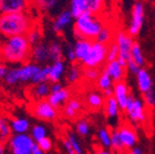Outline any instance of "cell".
Here are the masks:
<instances>
[{"label":"cell","mask_w":155,"mask_h":154,"mask_svg":"<svg viewBox=\"0 0 155 154\" xmlns=\"http://www.w3.org/2000/svg\"><path fill=\"white\" fill-rule=\"evenodd\" d=\"M0 60L9 64H25L31 55V48L26 36L1 38Z\"/></svg>","instance_id":"1"},{"label":"cell","mask_w":155,"mask_h":154,"mask_svg":"<svg viewBox=\"0 0 155 154\" xmlns=\"http://www.w3.org/2000/svg\"><path fill=\"white\" fill-rule=\"evenodd\" d=\"M32 19L27 13L0 15V37L12 38L18 36H27L32 29Z\"/></svg>","instance_id":"2"},{"label":"cell","mask_w":155,"mask_h":154,"mask_svg":"<svg viewBox=\"0 0 155 154\" xmlns=\"http://www.w3.org/2000/svg\"><path fill=\"white\" fill-rule=\"evenodd\" d=\"M104 25L94 14L86 12L74 21L73 24V34L77 39H85V40L96 41L99 36Z\"/></svg>","instance_id":"3"},{"label":"cell","mask_w":155,"mask_h":154,"mask_svg":"<svg viewBox=\"0 0 155 154\" xmlns=\"http://www.w3.org/2000/svg\"><path fill=\"white\" fill-rule=\"evenodd\" d=\"M36 145L30 134L12 135L7 141V148L10 154H32Z\"/></svg>","instance_id":"4"},{"label":"cell","mask_w":155,"mask_h":154,"mask_svg":"<svg viewBox=\"0 0 155 154\" xmlns=\"http://www.w3.org/2000/svg\"><path fill=\"white\" fill-rule=\"evenodd\" d=\"M108 48H109V45L100 44V43H98V42H93L90 54H88L87 57L83 60L82 65H84L86 68L99 67L104 60H107Z\"/></svg>","instance_id":"5"},{"label":"cell","mask_w":155,"mask_h":154,"mask_svg":"<svg viewBox=\"0 0 155 154\" xmlns=\"http://www.w3.org/2000/svg\"><path fill=\"white\" fill-rule=\"evenodd\" d=\"M125 112L133 123H143L147 120L144 112V101L141 98H136L133 95H129Z\"/></svg>","instance_id":"6"},{"label":"cell","mask_w":155,"mask_h":154,"mask_svg":"<svg viewBox=\"0 0 155 154\" xmlns=\"http://www.w3.org/2000/svg\"><path fill=\"white\" fill-rule=\"evenodd\" d=\"M143 22H144V5L141 1H137L134 3L131 9V21L127 29V32L131 38L139 35L143 26Z\"/></svg>","instance_id":"7"},{"label":"cell","mask_w":155,"mask_h":154,"mask_svg":"<svg viewBox=\"0 0 155 154\" xmlns=\"http://www.w3.org/2000/svg\"><path fill=\"white\" fill-rule=\"evenodd\" d=\"M31 112L37 119L42 121H53L57 116V109H55L46 99L37 100L31 107Z\"/></svg>","instance_id":"8"},{"label":"cell","mask_w":155,"mask_h":154,"mask_svg":"<svg viewBox=\"0 0 155 154\" xmlns=\"http://www.w3.org/2000/svg\"><path fill=\"white\" fill-rule=\"evenodd\" d=\"M116 44L119 46L120 56L119 57L124 58L125 60L131 59V49L134 45V38H131L128 34L124 32H119L116 35Z\"/></svg>","instance_id":"9"},{"label":"cell","mask_w":155,"mask_h":154,"mask_svg":"<svg viewBox=\"0 0 155 154\" xmlns=\"http://www.w3.org/2000/svg\"><path fill=\"white\" fill-rule=\"evenodd\" d=\"M28 2L24 0H0V15L25 12Z\"/></svg>","instance_id":"10"},{"label":"cell","mask_w":155,"mask_h":154,"mask_svg":"<svg viewBox=\"0 0 155 154\" xmlns=\"http://www.w3.org/2000/svg\"><path fill=\"white\" fill-rule=\"evenodd\" d=\"M30 58H31L32 62L36 63L37 65L45 66V64L51 60V58H50V52H48V44L44 43V42H40V43L32 46Z\"/></svg>","instance_id":"11"},{"label":"cell","mask_w":155,"mask_h":154,"mask_svg":"<svg viewBox=\"0 0 155 154\" xmlns=\"http://www.w3.org/2000/svg\"><path fill=\"white\" fill-rule=\"evenodd\" d=\"M114 92V98L116 99L117 104L120 106V110L125 111L126 107H127V102H128L129 98V89L128 85L125 81H121L115 83L113 86Z\"/></svg>","instance_id":"12"},{"label":"cell","mask_w":155,"mask_h":154,"mask_svg":"<svg viewBox=\"0 0 155 154\" xmlns=\"http://www.w3.org/2000/svg\"><path fill=\"white\" fill-rule=\"evenodd\" d=\"M117 129L124 149H133L134 147H136V143L138 141V136L130 126L122 125Z\"/></svg>","instance_id":"13"},{"label":"cell","mask_w":155,"mask_h":154,"mask_svg":"<svg viewBox=\"0 0 155 154\" xmlns=\"http://www.w3.org/2000/svg\"><path fill=\"white\" fill-rule=\"evenodd\" d=\"M72 21L73 17L71 15L70 11H69V9H64L61 10V12H58V14L54 18L52 29L56 34H61V32H64L72 23Z\"/></svg>","instance_id":"14"},{"label":"cell","mask_w":155,"mask_h":154,"mask_svg":"<svg viewBox=\"0 0 155 154\" xmlns=\"http://www.w3.org/2000/svg\"><path fill=\"white\" fill-rule=\"evenodd\" d=\"M41 66L37 65L34 62L25 63L18 67V75H19V82L26 83V82H31L35 75L38 73Z\"/></svg>","instance_id":"15"},{"label":"cell","mask_w":155,"mask_h":154,"mask_svg":"<svg viewBox=\"0 0 155 154\" xmlns=\"http://www.w3.org/2000/svg\"><path fill=\"white\" fill-rule=\"evenodd\" d=\"M92 45H93L92 41L85 40V39H77V41L74 42L72 48L73 51H74L75 57H77L78 62H80L81 64L83 63V60L90 54Z\"/></svg>","instance_id":"16"},{"label":"cell","mask_w":155,"mask_h":154,"mask_svg":"<svg viewBox=\"0 0 155 154\" xmlns=\"http://www.w3.org/2000/svg\"><path fill=\"white\" fill-rule=\"evenodd\" d=\"M11 128H12L13 135H22V134H28L31 129L30 122L25 116H14L10 120Z\"/></svg>","instance_id":"17"},{"label":"cell","mask_w":155,"mask_h":154,"mask_svg":"<svg viewBox=\"0 0 155 154\" xmlns=\"http://www.w3.org/2000/svg\"><path fill=\"white\" fill-rule=\"evenodd\" d=\"M66 73V64L63 59L56 60L50 65V75H48V81L53 83H61V80Z\"/></svg>","instance_id":"18"},{"label":"cell","mask_w":155,"mask_h":154,"mask_svg":"<svg viewBox=\"0 0 155 154\" xmlns=\"http://www.w3.org/2000/svg\"><path fill=\"white\" fill-rule=\"evenodd\" d=\"M136 77H137V85H138V89L142 93V94H145V93L152 91L153 81H152V78H151L148 70L144 69V68H141L139 73L136 75Z\"/></svg>","instance_id":"19"},{"label":"cell","mask_w":155,"mask_h":154,"mask_svg":"<svg viewBox=\"0 0 155 154\" xmlns=\"http://www.w3.org/2000/svg\"><path fill=\"white\" fill-rule=\"evenodd\" d=\"M70 99V91L67 89H63L57 93H53L48 97L46 100L52 105L55 109L61 108V106L66 105Z\"/></svg>","instance_id":"20"},{"label":"cell","mask_w":155,"mask_h":154,"mask_svg":"<svg viewBox=\"0 0 155 154\" xmlns=\"http://www.w3.org/2000/svg\"><path fill=\"white\" fill-rule=\"evenodd\" d=\"M69 11L75 21L88 12V0H71L69 2Z\"/></svg>","instance_id":"21"},{"label":"cell","mask_w":155,"mask_h":154,"mask_svg":"<svg viewBox=\"0 0 155 154\" xmlns=\"http://www.w3.org/2000/svg\"><path fill=\"white\" fill-rule=\"evenodd\" d=\"M104 70L108 72V75L111 77V79L113 80V82H115V83L124 81L123 79H124V77H125V69L120 66L117 60L108 63Z\"/></svg>","instance_id":"22"},{"label":"cell","mask_w":155,"mask_h":154,"mask_svg":"<svg viewBox=\"0 0 155 154\" xmlns=\"http://www.w3.org/2000/svg\"><path fill=\"white\" fill-rule=\"evenodd\" d=\"M81 102L77 98H70L69 101L65 105L63 110L64 116L67 119H73L78 116L79 111L81 110Z\"/></svg>","instance_id":"23"},{"label":"cell","mask_w":155,"mask_h":154,"mask_svg":"<svg viewBox=\"0 0 155 154\" xmlns=\"http://www.w3.org/2000/svg\"><path fill=\"white\" fill-rule=\"evenodd\" d=\"M31 95L37 100H43L48 99V97L51 95V85L48 83H40V84L34 85L31 89Z\"/></svg>","instance_id":"24"},{"label":"cell","mask_w":155,"mask_h":154,"mask_svg":"<svg viewBox=\"0 0 155 154\" xmlns=\"http://www.w3.org/2000/svg\"><path fill=\"white\" fill-rule=\"evenodd\" d=\"M120 106L117 104L116 99L113 97H110V98H107L106 100V114L108 116L110 121L116 120L120 113Z\"/></svg>","instance_id":"25"},{"label":"cell","mask_w":155,"mask_h":154,"mask_svg":"<svg viewBox=\"0 0 155 154\" xmlns=\"http://www.w3.org/2000/svg\"><path fill=\"white\" fill-rule=\"evenodd\" d=\"M48 44V52H50V58L52 62H56V60H61L64 54V49L63 45L59 41L54 40L51 41Z\"/></svg>","instance_id":"26"},{"label":"cell","mask_w":155,"mask_h":154,"mask_svg":"<svg viewBox=\"0 0 155 154\" xmlns=\"http://www.w3.org/2000/svg\"><path fill=\"white\" fill-rule=\"evenodd\" d=\"M12 128L10 124V120L5 116H0V140L5 142L12 137Z\"/></svg>","instance_id":"27"},{"label":"cell","mask_w":155,"mask_h":154,"mask_svg":"<svg viewBox=\"0 0 155 154\" xmlns=\"http://www.w3.org/2000/svg\"><path fill=\"white\" fill-rule=\"evenodd\" d=\"M104 96L101 94H99L98 92H92L88 96L86 97V104L87 106L90 107L91 109H94V110H97V109H100L102 106H104Z\"/></svg>","instance_id":"28"},{"label":"cell","mask_w":155,"mask_h":154,"mask_svg":"<svg viewBox=\"0 0 155 154\" xmlns=\"http://www.w3.org/2000/svg\"><path fill=\"white\" fill-rule=\"evenodd\" d=\"M97 138L104 149L111 148V132L107 127H100L97 132Z\"/></svg>","instance_id":"29"},{"label":"cell","mask_w":155,"mask_h":154,"mask_svg":"<svg viewBox=\"0 0 155 154\" xmlns=\"http://www.w3.org/2000/svg\"><path fill=\"white\" fill-rule=\"evenodd\" d=\"M30 136L35 140L36 143L41 141L42 139L48 137V129L43 124H35L30 129Z\"/></svg>","instance_id":"30"},{"label":"cell","mask_w":155,"mask_h":154,"mask_svg":"<svg viewBox=\"0 0 155 154\" xmlns=\"http://www.w3.org/2000/svg\"><path fill=\"white\" fill-rule=\"evenodd\" d=\"M97 86H98V89L102 92L106 91V89H112V87L114 86L113 80H112L111 77L108 75V72H107L106 70H104V71L100 73L99 78H98V80H97Z\"/></svg>","instance_id":"31"},{"label":"cell","mask_w":155,"mask_h":154,"mask_svg":"<svg viewBox=\"0 0 155 154\" xmlns=\"http://www.w3.org/2000/svg\"><path fill=\"white\" fill-rule=\"evenodd\" d=\"M131 59H133L140 68H142L145 63L144 56H143L142 50H141V46L137 41L134 42L133 49H131Z\"/></svg>","instance_id":"32"},{"label":"cell","mask_w":155,"mask_h":154,"mask_svg":"<svg viewBox=\"0 0 155 154\" xmlns=\"http://www.w3.org/2000/svg\"><path fill=\"white\" fill-rule=\"evenodd\" d=\"M36 3L39 5V7L46 12L53 13L55 10H57L61 7V1H58V0H40V1H37Z\"/></svg>","instance_id":"33"},{"label":"cell","mask_w":155,"mask_h":154,"mask_svg":"<svg viewBox=\"0 0 155 154\" xmlns=\"http://www.w3.org/2000/svg\"><path fill=\"white\" fill-rule=\"evenodd\" d=\"M48 75H50V65L41 66L40 70L35 75L31 82L34 83V85L40 84V83H45L46 81H48Z\"/></svg>","instance_id":"34"},{"label":"cell","mask_w":155,"mask_h":154,"mask_svg":"<svg viewBox=\"0 0 155 154\" xmlns=\"http://www.w3.org/2000/svg\"><path fill=\"white\" fill-rule=\"evenodd\" d=\"M5 83L9 86H14L19 82V75H18V67L17 68H9L7 72V75L3 79Z\"/></svg>","instance_id":"35"},{"label":"cell","mask_w":155,"mask_h":154,"mask_svg":"<svg viewBox=\"0 0 155 154\" xmlns=\"http://www.w3.org/2000/svg\"><path fill=\"white\" fill-rule=\"evenodd\" d=\"M67 139H68V141L70 142L71 147H72V150L74 151L75 154H83L84 153L82 146H81L80 140L78 139V136L75 135L74 132H67Z\"/></svg>","instance_id":"36"},{"label":"cell","mask_w":155,"mask_h":154,"mask_svg":"<svg viewBox=\"0 0 155 154\" xmlns=\"http://www.w3.org/2000/svg\"><path fill=\"white\" fill-rule=\"evenodd\" d=\"M111 148L115 152H121L124 150L121 138H120L119 129H116V128H113L111 130Z\"/></svg>","instance_id":"37"},{"label":"cell","mask_w":155,"mask_h":154,"mask_svg":"<svg viewBox=\"0 0 155 154\" xmlns=\"http://www.w3.org/2000/svg\"><path fill=\"white\" fill-rule=\"evenodd\" d=\"M75 132L81 137H87L91 132V125L86 120H80L77 122L75 125Z\"/></svg>","instance_id":"38"},{"label":"cell","mask_w":155,"mask_h":154,"mask_svg":"<svg viewBox=\"0 0 155 154\" xmlns=\"http://www.w3.org/2000/svg\"><path fill=\"white\" fill-rule=\"evenodd\" d=\"M26 37H27V39H28L29 43H30L31 46H35L36 44L42 42L41 41V38H42L41 30H40L38 27H32V29L27 34Z\"/></svg>","instance_id":"39"},{"label":"cell","mask_w":155,"mask_h":154,"mask_svg":"<svg viewBox=\"0 0 155 154\" xmlns=\"http://www.w3.org/2000/svg\"><path fill=\"white\" fill-rule=\"evenodd\" d=\"M111 39H112V32L110 30V28H108V27H104V29L101 30V32L99 34V36L97 37V39H96L95 42H98V43H100V44L109 45Z\"/></svg>","instance_id":"40"},{"label":"cell","mask_w":155,"mask_h":154,"mask_svg":"<svg viewBox=\"0 0 155 154\" xmlns=\"http://www.w3.org/2000/svg\"><path fill=\"white\" fill-rule=\"evenodd\" d=\"M81 77V70L78 66H71L69 68V70L67 71V75H66V79L69 83H75L78 80L80 79Z\"/></svg>","instance_id":"41"},{"label":"cell","mask_w":155,"mask_h":154,"mask_svg":"<svg viewBox=\"0 0 155 154\" xmlns=\"http://www.w3.org/2000/svg\"><path fill=\"white\" fill-rule=\"evenodd\" d=\"M120 56V50L119 46L116 44V42L109 44V48H108V54H107V62L108 63H111L114 60H117Z\"/></svg>","instance_id":"42"},{"label":"cell","mask_w":155,"mask_h":154,"mask_svg":"<svg viewBox=\"0 0 155 154\" xmlns=\"http://www.w3.org/2000/svg\"><path fill=\"white\" fill-rule=\"evenodd\" d=\"M99 69L98 68H86L84 70V78L87 81H96L99 78Z\"/></svg>","instance_id":"43"},{"label":"cell","mask_w":155,"mask_h":154,"mask_svg":"<svg viewBox=\"0 0 155 154\" xmlns=\"http://www.w3.org/2000/svg\"><path fill=\"white\" fill-rule=\"evenodd\" d=\"M104 2L101 0H88V12L92 14H96L102 9Z\"/></svg>","instance_id":"44"},{"label":"cell","mask_w":155,"mask_h":154,"mask_svg":"<svg viewBox=\"0 0 155 154\" xmlns=\"http://www.w3.org/2000/svg\"><path fill=\"white\" fill-rule=\"evenodd\" d=\"M37 146L39 147V149L42 150L45 153V152H48L52 150V148H53V141H52L51 138L46 137L44 139H42L41 141H39L37 143Z\"/></svg>","instance_id":"45"},{"label":"cell","mask_w":155,"mask_h":154,"mask_svg":"<svg viewBox=\"0 0 155 154\" xmlns=\"http://www.w3.org/2000/svg\"><path fill=\"white\" fill-rule=\"evenodd\" d=\"M143 101H145V104L150 107L155 106V93L153 91H150L148 93L143 94Z\"/></svg>","instance_id":"46"},{"label":"cell","mask_w":155,"mask_h":154,"mask_svg":"<svg viewBox=\"0 0 155 154\" xmlns=\"http://www.w3.org/2000/svg\"><path fill=\"white\" fill-rule=\"evenodd\" d=\"M127 68H128V70L130 71L131 73H133V75H138L139 71H140V69H141V68L139 67V66L137 65V64H136L133 59L128 60V64H127Z\"/></svg>","instance_id":"47"},{"label":"cell","mask_w":155,"mask_h":154,"mask_svg":"<svg viewBox=\"0 0 155 154\" xmlns=\"http://www.w3.org/2000/svg\"><path fill=\"white\" fill-rule=\"evenodd\" d=\"M66 59L70 63H73L77 60V57H75L74 51H73L72 46H69L68 49H66Z\"/></svg>","instance_id":"48"},{"label":"cell","mask_w":155,"mask_h":154,"mask_svg":"<svg viewBox=\"0 0 155 154\" xmlns=\"http://www.w3.org/2000/svg\"><path fill=\"white\" fill-rule=\"evenodd\" d=\"M8 70H9V68L5 64L0 63V79H5V77L7 75Z\"/></svg>","instance_id":"49"},{"label":"cell","mask_w":155,"mask_h":154,"mask_svg":"<svg viewBox=\"0 0 155 154\" xmlns=\"http://www.w3.org/2000/svg\"><path fill=\"white\" fill-rule=\"evenodd\" d=\"M63 89L64 87L61 83H53V84H51V94H53V93H57V92L61 91Z\"/></svg>","instance_id":"50"},{"label":"cell","mask_w":155,"mask_h":154,"mask_svg":"<svg viewBox=\"0 0 155 154\" xmlns=\"http://www.w3.org/2000/svg\"><path fill=\"white\" fill-rule=\"evenodd\" d=\"M129 154H144V152H143V149L141 147L136 146V147H134L133 149H130Z\"/></svg>","instance_id":"51"},{"label":"cell","mask_w":155,"mask_h":154,"mask_svg":"<svg viewBox=\"0 0 155 154\" xmlns=\"http://www.w3.org/2000/svg\"><path fill=\"white\" fill-rule=\"evenodd\" d=\"M104 96L107 97V98H110V97L114 96V92H113V87L112 89H108L106 91H104Z\"/></svg>","instance_id":"52"},{"label":"cell","mask_w":155,"mask_h":154,"mask_svg":"<svg viewBox=\"0 0 155 154\" xmlns=\"http://www.w3.org/2000/svg\"><path fill=\"white\" fill-rule=\"evenodd\" d=\"M117 62H119L120 66H121L122 68H124V69H126V68H127V64H128V62H127V60H125L124 58H122V57H119V58H117Z\"/></svg>","instance_id":"53"},{"label":"cell","mask_w":155,"mask_h":154,"mask_svg":"<svg viewBox=\"0 0 155 154\" xmlns=\"http://www.w3.org/2000/svg\"><path fill=\"white\" fill-rule=\"evenodd\" d=\"M94 154H112V153L107 149H99V150H96Z\"/></svg>","instance_id":"54"},{"label":"cell","mask_w":155,"mask_h":154,"mask_svg":"<svg viewBox=\"0 0 155 154\" xmlns=\"http://www.w3.org/2000/svg\"><path fill=\"white\" fill-rule=\"evenodd\" d=\"M7 146L5 145V142H0V154H5Z\"/></svg>","instance_id":"55"},{"label":"cell","mask_w":155,"mask_h":154,"mask_svg":"<svg viewBox=\"0 0 155 154\" xmlns=\"http://www.w3.org/2000/svg\"><path fill=\"white\" fill-rule=\"evenodd\" d=\"M32 154H45L44 153L42 150H40L39 149V147L36 145V147H35V149H34V152H32Z\"/></svg>","instance_id":"56"},{"label":"cell","mask_w":155,"mask_h":154,"mask_svg":"<svg viewBox=\"0 0 155 154\" xmlns=\"http://www.w3.org/2000/svg\"><path fill=\"white\" fill-rule=\"evenodd\" d=\"M68 153H69V154H75V153H74V151H73V150H71V151H69V152H68Z\"/></svg>","instance_id":"57"},{"label":"cell","mask_w":155,"mask_h":154,"mask_svg":"<svg viewBox=\"0 0 155 154\" xmlns=\"http://www.w3.org/2000/svg\"><path fill=\"white\" fill-rule=\"evenodd\" d=\"M0 142H1V140H0Z\"/></svg>","instance_id":"58"}]
</instances>
